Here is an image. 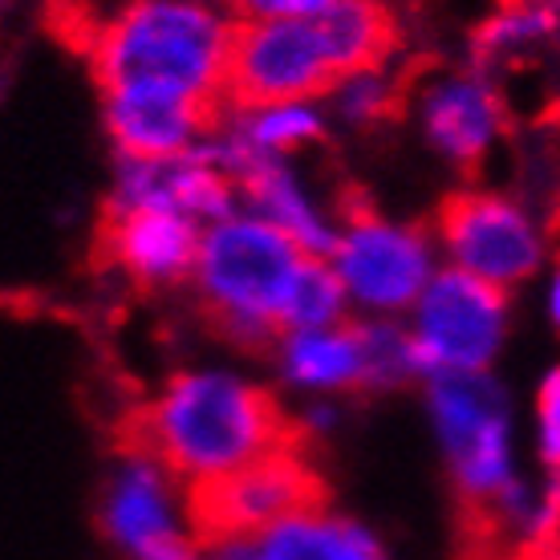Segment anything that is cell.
Here are the masks:
<instances>
[{
  "label": "cell",
  "instance_id": "obj_1",
  "mask_svg": "<svg viewBox=\"0 0 560 560\" xmlns=\"http://www.w3.org/2000/svg\"><path fill=\"white\" fill-rule=\"evenodd\" d=\"M130 447L151 451L183 488L224 479L277 451L301 447V422L284 419L272 390L236 370L203 365L171 374L127 427Z\"/></svg>",
  "mask_w": 560,
  "mask_h": 560
},
{
  "label": "cell",
  "instance_id": "obj_2",
  "mask_svg": "<svg viewBox=\"0 0 560 560\" xmlns=\"http://www.w3.org/2000/svg\"><path fill=\"white\" fill-rule=\"evenodd\" d=\"M236 25L220 0H122L85 61L102 94L167 90L232 114L228 61Z\"/></svg>",
  "mask_w": 560,
  "mask_h": 560
},
{
  "label": "cell",
  "instance_id": "obj_3",
  "mask_svg": "<svg viewBox=\"0 0 560 560\" xmlns=\"http://www.w3.org/2000/svg\"><path fill=\"white\" fill-rule=\"evenodd\" d=\"M308 253L256 211H232L203 228L191 272L211 329L248 353L277 350Z\"/></svg>",
  "mask_w": 560,
  "mask_h": 560
},
{
  "label": "cell",
  "instance_id": "obj_4",
  "mask_svg": "<svg viewBox=\"0 0 560 560\" xmlns=\"http://www.w3.org/2000/svg\"><path fill=\"white\" fill-rule=\"evenodd\" d=\"M427 415L463 512L479 524L520 483L508 394L491 374H434L427 378Z\"/></svg>",
  "mask_w": 560,
  "mask_h": 560
},
{
  "label": "cell",
  "instance_id": "obj_5",
  "mask_svg": "<svg viewBox=\"0 0 560 560\" xmlns=\"http://www.w3.org/2000/svg\"><path fill=\"white\" fill-rule=\"evenodd\" d=\"M334 268L350 305L365 317H402L434 280V244L419 224L386 220L365 203H350L337 232Z\"/></svg>",
  "mask_w": 560,
  "mask_h": 560
},
{
  "label": "cell",
  "instance_id": "obj_6",
  "mask_svg": "<svg viewBox=\"0 0 560 560\" xmlns=\"http://www.w3.org/2000/svg\"><path fill=\"white\" fill-rule=\"evenodd\" d=\"M434 236L451 268H463L504 293L533 280L545 265V228L533 208L491 187L451 191L439 203Z\"/></svg>",
  "mask_w": 560,
  "mask_h": 560
},
{
  "label": "cell",
  "instance_id": "obj_7",
  "mask_svg": "<svg viewBox=\"0 0 560 560\" xmlns=\"http://www.w3.org/2000/svg\"><path fill=\"white\" fill-rule=\"evenodd\" d=\"M325 483L301 447L277 451L268 459L232 471L224 479L191 483L187 488V520L199 545L256 536L280 520L325 508Z\"/></svg>",
  "mask_w": 560,
  "mask_h": 560
},
{
  "label": "cell",
  "instance_id": "obj_8",
  "mask_svg": "<svg viewBox=\"0 0 560 560\" xmlns=\"http://www.w3.org/2000/svg\"><path fill=\"white\" fill-rule=\"evenodd\" d=\"M98 524L127 560H208L187 520V488L130 443L102 488Z\"/></svg>",
  "mask_w": 560,
  "mask_h": 560
},
{
  "label": "cell",
  "instance_id": "obj_9",
  "mask_svg": "<svg viewBox=\"0 0 560 560\" xmlns=\"http://www.w3.org/2000/svg\"><path fill=\"white\" fill-rule=\"evenodd\" d=\"M410 337L422 378L488 374L508 337V296L463 268H439L419 305L410 308Z\"/></svg>",
  "mask_w": 560,
  "mask_h": 560
},
{
  "label": "cell",
  "instance_id": "obj_10",
  "mask_svg": "<svg viewBox=\"0 0 560 560\" xmlns=\"http://www.w3.org/2000/svg\"><path fill=\"white\" fill-rule=\"evenodd\" d=\"M341 82L317 21H240L228 61V106L260 110L329 98Z\"/></svg>",
  "mask_w": 560,
  "mask_h": 560
},
{
  "label": "cell",
  "instance_id": "obj_11",
  "mask_svg": "<svg viewBox=\"0 0 560 560\" xmlns=\"http://www.w3.org/2000/svg\"><path fill=\"white\" fill-rule=\"evenodd\" d=\"M419 94V130L451 167L479 171L508 135V106L483 70L434 73Z\"/></svg>",
  "mask_w": 560,
  "mask_h": 560
},
{
  "label": "cell",
  "instance_id": "obj_12",
  "mask_svg": "<svg viewBox=\"0 0 560 560\" xmlns=\"http://www.w3.org/2000/svg\"><path fill=\"white\" fill-rule=\"evenodd\" d=\"M203 228L183 211L139 208L106 211L98 232V248L127 280L139 289H175L191 280L199 260Z\"/></svg>",
  "mask_w": 560,
  "mask_h": 560
},
{
  "label": "cell",
  "instance_id": "obj_13",
  "mask_svg": "<svg viewBox=\"0 0 560 560\" xmlns=\"http://www.w3.org/2000/svg\"><path fill=\"white\" fill-rule=\"evenodd\" d=\"M228 114L167 90H110L102 94V122L122 159H179L191 154Z\"/></svg>",
  "mask_w": 560,
  "mask_h": 560
},
{
  "label": "cell",
  "instance_id": "obj_14",
  "mask_svg": "<svg viewBox=\"0 0 560 560\" xmlns=\"http://www.w3.org/2000/svg\"><path fill=\"white\" fill-rule=\"evenodd\" d=\"M208 560H386L378 536L329 508H308L256 536L203 545Z\"/></svg>",
  "mask_w": 560,
  "mask_h": 560
},
{
  "label": "cell",
  "instance_id": "obj_15",
  "mask_svg": "<svg viewBox=\"0 0 560 560\" xmlns=\"http://www.w3.org/2000/svg\"><path fill=\"white\" fill-rule=\"evenodd\" d=\"M280 378L308 394H350L370 386L365 341L358 325L329 329H289L277 341Z\"/></svg>",
  "mask_w": 560,
  "mask_h": 560
},
{
  "label": "cell",
  "instance_id": "obj_16",
  "mask_svg": "<svg viewBox=\"0 0 560 560\" xmlns=\"http://www.w3.org/2000/svg\"><path fill=\"white\" fill-rule=\"evenodd\" d=\"M240 199L256 211L260 220L277 224L284 236H293L308 256H334L337 232L341 228L322 211V203L308 196V187L301 183L284 159H256L253 167L240 175Z\"/></svg>",
  "mask_w": 560,
  "mask_h": 560
},
{
  "label": "cell",
  "instance_id": "obj_17",
  "mask_svg": "<svg viewBox=\"0 0 560 560\" xmlns=\"http://www.w3.org/2000/svg\"><path fill=\"white\" fill-rule=\"evenodd\" d=\"M317 25H322L329 57H334L341 78L386 70V61L402 42L398 21L386 9V0H337L329 13L317 16Z\"/></svg>",
  "mask_w": 560,
  "mask_h": 560
},
{
  "label": "cell",
  "instance_id": "obj_18",
  "mask_svg": "<svg viewBox=\"0 0 560 560\" xmlns=\"http://www.w3.org/2000/svg\"><path fill=\"white\" fill-rule=\"evenodd\" d=\"M560 33V9L552 0H536V4H500V13H491L476 28V57L479 70L483 66H504L516 57L540 54L552 37Z\"/></svg>",
  "mask_w": 560,
  "mask_h": 560
},
{
  "label": "cell",
  "instance_id": "obj_19",
  "mask_svg": "<svg viewBox=\"0 0 560 560\" xmlns=\"http://www.w3.org/2000/svg\"><path fill=\"white\" fill-rule=\"evenodd\" d=\"M236 130L265 159H289V154L313 151L325 142V114L313 102H280L260 110H232Z\"/></svg>",
  "mask_w": 560,
  "mask_h": 560
},
{
  "label": "cell",
  "instance_id": "obj_20",
  "mask_svg": "<svg viewBox=\"0 0 560 560\" xmlns=\"http://www.w3.org/2000/svg\"><path fill=\"white\" fill-rule=\"evenodd\" d=\"M358 329H362L365 365H370L365 390H398V386L422 378L410 325H402L398 317H365V322H358Z\"/></svg>",
  "mask_w": 560,
  "mask_h": 560
},
{
  "label": "cell",
  "instance_id": "obj_21",
  "mask_svg": "<svg viewBox=\"0 0 560 560\" xmlns=\"http://www.w3.org/2000/svg\"><path fill=\"white\" fill-rule=\"evenodd\" d=\"M350 293L337 277L334 260L325 256H308L301 268V280L289 301V317H284V334L289 329H329V325H346L350 313Z\"/></svg>",
  "mask_w": 560,
  "mask_h": 560
},
{
  "label": "cell",
  "instance_id": "obj_22",
  "mask_svg": "<svg viewBox=\"0 0 560 560\" xmlns=\"http://www.w3.org/2000/svg\"><path fill=\"white\" fill-rule=\"evenodd\" d=\"M410 94V82H398L394 73L386 70H365L353 73V78H341L337 90L329 94L334 98V110L358 130L382 127L390 122L394 114L402 110V98Z\"/></svg>",
  "mask_w": 560,
  "mask_h": 560
},
{
  "label": "cell",
  "instance_id": "obj_23",
  "mask_svg": "<svg viewBox=\"0 0 560 560\" xmlns=\"http://www.w3.org/2000/svg\"><path fill=\"white\" fill-rule=\"evenodd\" d=\"M536 455L560 479V365H552L536 390Z\"/></svg>",
  "mask_w": 560,
  "mask_h": 560
},
{
  "label": "cell",
  "instance_id": "obj_24",
  "mask_svg": "<svg viewBox=\"0 0 560 560\" xmlns=\"http://www.w3.org/2000/svg\"><path fill=\"white\" fill-rule=\"evenodd\" d=\"M236 21H317L337 0H220Z\"/></svg>",
  "mask_w": 560,
  "mask_h": 560
},
{
  "label": "cell",
  "instance_id": "obj_25",
  "mask_svg": "<svg viewBox=\"0 0 560 560\" xmlns=\"http://www.w3.org/2000/svg\"><path fill=\"white\" fill-rule=\"evenodd\" d=\"M548 322H552V329L560 334V260H557V268H552V280H548Z\"/></svg>",
  "mask_w": 560,
  "mask_h": 560
},
{
  "label": "cell",
  "instance_id": "obj_26",
  "mask_svg": "<svg viewBox=\"0 0 560 560\" xmlns=\"http://www.w3.org/2000/svg\"><path fill=\"white\" fill-rule=\"evenodd\" d=\"M500 4H536V0H500Z\"/></svg>",
  "mask_w": 560,
  "mask_h": 560
}]
</instances>
